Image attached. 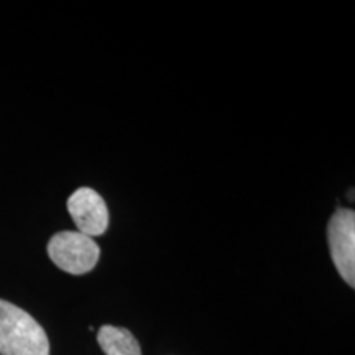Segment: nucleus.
I'll list each match as a JSON object with an SVG mask.
<instances>
[{"instance_id":"20e7f679","label":"nucleus","mask_w":355,"mask_h":355,"mask_svg":"<svg viewBox=\"0 0 355 355\" xmlns=\"http://www.w3.org/2000/svg\"><path fill=\"white\" fill-rule=\"evenodd\" d=\"M68 211L78 232L87 237H99L109 227L107 204L94 189L79 188L74 191L68 199Z\"/></svg>"},{"instance_id":"f257e3e1","label":"nucleus","mask_w":355,"mask_h":355,"mask_svg":"<svg viewBox=\"0 0 355 355\" xmlns=\"http://www.w3.org/2000/svg\"><path fill=\"white\" fill-rule=\"evenodd\" d=\"M0 355H50V340L37 319L6 300H0Z\"/></svg>"},{"instance_id":"f03ea898","label":"nucleus","mask_w":355,"mask_h":355,"mask_svg":"<svg viewBox=\"0 0 355 355\" xmlns=\"http://www.w3.org/2000/svg\"><path fill=\"white\" fill-rule=\"evenodd\" d=\"M48 255L58 268L71 275H84L94 270L101 248L94 239L78 230H63L48 242Z\"/></svg>"},{"instance_id":"39448f33","label":"nucleus","mask_w":355,"mask_h":355,"mask_svg":"<svg viewBox=\"0 0 355 355\" xmlns=\"http://www.w3.org/2000/svg\"><path fill=\"white\" fill-rule=\"evenodd\" d=\"M97 344L105 355H141L137 337L125 327L105 324L97 332Z\"/></svg>"},{"instance_id":"7ed1b4c3","label":"nucleus","mask_w":355,"mask_h":355,"mask_svg":"<svg viewBox=\"0 0 355 355\" xmlns=\"http://www.w3.org/2000/svg\"><path fill=\"white\" fill-rule=\"evenodd\" d=\"M327 241L336 270L350 288L355 286V212L339 209L327 225Z\"/></svg>"}]
</instances>
